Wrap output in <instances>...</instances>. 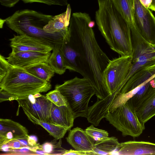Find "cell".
<instances>
[{
	"instance_id": "cell-1",
	"label": "cell",
	"mask_w": 155,
	"mask_h": 155,
	"mask_svg": "<svg viewBox=\"0 0 155 155\" xmlns=\"http://www.w3.org/2000/svg\"><path fill=\"white\" fill-rule=\"evenodd\" d=\"M91 21L87 13H73L69 27L70 43L78 54V73L89 80L97 98L102 99L111 94L104 74L110 60L101 48L92 28L88 25Z\"/></svg>"
},
{
	"instance_id": "cell-2",
	"label": "cell",
	"mask_w": 155,
	"mask_h": 155,
	"mask_svg": "<svg viewBox=\"0 0 155 155\" xmlns=\"http://www.w3.org/2000/svg\"><path fill=\"white\" fill-rule=\"evenodd\" d=\"M95 20L102 36L113 51L121 56H132L133 46L129 25L111 0H98Z\"/></svg>"
},
{
	"instance_id": "cell-3",
	"label": "cell",
	"mask_w": 155,
	"mask_h": 155,
	"mask_svg": "<svg viewBox=\"0 0 155 155\" xmlns=\"http://www.w3.org/2000/svg\"><path fill=\"white\" fill-rule=\"evenodd\" d=\"M53 17L26 9L16 11L4 20L7 26L18 35L33 37L53 48L56 44L70 41L69 31L54 34L44 31V27L53 19Z\"/></svg>"
},
{
	"instance_id": "cell-4",
	"label": "cell",
	"mask_w": 155,
	"mask_h": 155,
	"mask_svg": "<svg viewBox=\"0 0 155 155\" xmlns=\"http://www.w3.org/2000/svg\"><path fill=\"white\" fill-rule=\"evenodd\" d=\"M51 88L50 81L41 80L22 68L12 65L0 81V90L18 97L45 92Z\"/></svg>"
},
{
	"instance_id": "cell-5",
	"label": "cell",
	"mask_w": 155,
	"mask_h": 155,
	"mask_svg": "<svg viewBox=\"0 0 155 155\" xmlns=\"http://www.w3.org/2000/svg\"><path fill=\"white\" fill-rule=\"evenodd\" d=\"M55 89L66 98L75 119L79 117L87 118L89 101L95 94L94 89L87 79L76 76L61 84L56 85Z\"/></svg>"
},
{
	"instance_id": "cell-6",
	"label": "cell",
	"mask_w": 155,
	"mask_h": 155,
	"mask_svg": "<svg viewBox=\"0 0 155 155\" xmlns=\"http://www.w3.org/2000/svg\"><path fill=\"white\" fill-rule=\"evenodd\" d=\"M105 118L124 136L138 137L145 129V125L138 118L135 108L128 101L113 111L108 112Z\"/></svg>"
},
{
	"instance_id": "cell-7",
	"label": "cell",
	"mask_w": 155,
	"mask_h": 155,
	"mask_svg": "<svg viewBox=\"0 0 155 155\" xmlns=\"http://www.w3.org/2000/svg\"><path fill=\"white\" fill-rule=\"evenodd\" d=\"M132 64V56H121L110 60L104 74L106 83L111 94L124 81Z\"/></svg>"
},
{
	"instance_id": "cell-8",
	"label": "cell",
	"mask_w": 155,
	"mask_h": 155,
	"mask_svg": "<svg viewBox=\"0 0 155 155\" xmlns=\"http://www.w3.org/2000/svg\"><path fill=\"white\" fill-rule=\"evenodd\" d=\"M16 101L24 112L40 120L51 123V111L53 103L46 96L38 93L18 97Z\"/></svg>"
},
{
	"instance_id": "cell-9",
	"label": "cell",
	"mask_w": 155,
	"mask_h": 155,
	"mask_svg": "<svg viewBox=\"0 0 155 155\" xmlns=\"http://www.w3.org/2000/svg\"><path fill=\"white\" fill-rule=\"evenodd\" d=\"M136 27L141 35L152 44H155V17L140 0H133Z\"/></svg>"
},
{
	"instance_id": "cell-10",
	"label": "cell",
	"mask_w": 155,
	"mask_h": 155,
	"mask_svg": "<svg viewBox=\"0 0 155 155\" xmlns=\"http://www.w3.org/2000/svg\"><path fill=\"white\" fill-rule=\"evenodd\" d=\"M13 52L24 51L51 52L53 48L37 39L25 35H14L9 39Z\"/></svg>"
},
{
	"instance_id": "cell-11",
	"label": "cell",
	"mask_w": 155,
	"mask_h": 155,
	"mask_svg": "<svg viewBox=\"0 0 155 155\" xmlns=\"http://www.w3.org/2000/svg\"><path fill=\"white\" fill-rule=\"evenodd\" d=\"M27 129L11 119H0V146L13 140L28 139Z\"/></svg>"
},
{
	"instance_id": "cell-12",
	"label": "cell",
	"mask_w": 155,
	"mask_h": 155,
	"mask_svg": "<svg viewBox=\"0 0 155 155\" xmlns=\"http://www.w3.org/2000/svg\"><path fill=\"white\" fill-rule=\"evenodd\" d=\"M51 53L34 51L11 52L6 59L11 65L23 68L36 63H48Z\"/></svg>"
},
{
	"instance_id": "cell-13",
	"label": "cell",
	"mask_w": 155,
	"mask_h": 155,
	"mask_svg": "<svg viewBox=\"0 0 155 155\" xmlns=\"http://www.w3.org/2000/svg\"><path fill=\"white\" fill-rule=\"evenodd\" d=\"M66 139L67 142L75 150L85 152L91 155L95 141L85 130L76 127L69 130Z\"/></svg>"
},
{
	"instance_id": "cell-14",
	"label": "cell",
	"mask_w": 155,
	"mask_h": 155,
	"mask_svg": "<svg viewBox=\"0 0 155 155\" xmlns=\"http://www.w3.org/2000/svg\"><path fill=\"white\" fill-rule=\"evenodd\" d=\"M116 154L155 155V143L143 141H129L120 143Z\"/></svg>"
},
{
	"instance_id": "cell-15",
	"label": "cell",
	"mask_w": 155,
	"mask_h": 155,
	"mask_svg": "<svg viewBox=\"0 0 155 155\" xmlns=\"http://www.w3.org/2000/svg\"><path fill=\"white\" fill-rule=\"evenodd\" d=\"M75 118L69 107L58 106L52 103L51 111V123L70 130L73 126Z\"/></svg>"
},
{
	"instance_id": "cell-16",
	"label": "cell",
	"mask_w": 155,
	"mask_h": 155,
	"mask_svg": "<svg viewBox=\"0 0 155 155\" xmlns=\"http://www.w3.org/2000/svg\"><path fill=\"white\" fill-rule=\"evenodd\" d=\"M155 74V62L141 69L127 81L120 92L125 93L135 89Z\"/></svg>"
},
{
	"instance_id": "cell-17",
	"label": "cell",
	"mask_w": 155,
	"mask_h": 155,
	"mask_svg": "<svg viewBox=\"0 0 155 155\" xmlns=\"http://www.w3.org/2000/svg\"><path fill=\"white\" fill-rule=\"evenodd\" d=\"M71 8L69 4L66 11L60 14L54 16L53 19L43 28L46 32L51 34L69 31Z\"/></svg>"
},
{
	"instance_id": "cell-18",
	"label": "cell",
	"mask_w": 155,
	"mask_h": 155,
	"mask_svg": "<svg viewBox=\"0 0 155 155\" xmlns=\"http://www.w3.org/2000/svg\"><path fill=\"white\" fill-rule=\"evenodd\" d=\"M135 109L139 120L144 125L155 116V89Z\"/></svg>"
},
{
	"instance_id": "cell-19",
	"label": "cell",
	"mask_w": 155,
	"mask_h": 155,
	"mask_svg": "<svg viewBox=\"0 0 155 155\" xmlns=\"http://www.w3.org/2000/svg\"><path fill=\"white\" fill-rule=\"evenodd\" d=\"M115 8L129 25L130 30L136 27L133 0H111Z\"/></svg>"
},
{
	"instance_id": "cell-20",
	"label": "cell",
	"mask_w": 155,
	"mask_h": 155,
	"mask_svg": "<svg viewBox=\"0 0 155 155\" xmlns=\"http://www.w3.org/2000/svg\"><path fill=\"white\" fill-rule=\"evenodd\" d=\"M25 70L43 80L50 81L55 72L48 63L38 62L25 66Z\"/></svg>"
},
{
	"instance_id": "cell-21",
	"label": "cell",
	"mask_w": 155,
	"mask_h": 155,
	"mask_svg": "<svg viewBox=\"0 0 155 155\" xmlns=\"http://www.w3.org/2000/svg\"><path fill=\"white\" fill-rule=\"evenodd\" d=\"M118 139L112 137L97 142H95L91 155L116 154L120 144Z\"/></svg>"
},
{
	"instance_id": "cell-22",
	"label": "cell",
	"mask_w": 155,
	"mask_h": 155,
	"mask_svg": "<svg viewBox=\"0 0 155 155\" xmlns=\"http://www.w3.org/2000/svg\"><path fill=\"white\" fill-rule=\"evenodd\" d=\"M60 51L67 69L79 73L77 63L78 54L70 41H64L60 47Z\"/></svg>"
},
{
	"instance_id": "cell-23",
	"label": "cell",
	"mask_w": 155,
	"mask_h": 155,
	"mask_svg": "<svg viewBox=\"0 0 155 155\" xmlns=\"http://www.w3.org/2000/svg\"><path fill=\"white\" fill-rule=\"evenodd\" d=\"M24 113L28 120L34 124L42 126L56 140H60L63 138L68 130L63 127L40 120L29 114L26 112Z\"/></svg>"
},
{
	"instance_id": "cell-24",
	"label": "cell",
	"mask_w": 155,
	"mask_h": 155,
	"mask_svg": "<svg viewBox=\"0 0 155 155\" xmlns=\"http://www.w3.org/2000/svg\"><path fill=\"white\" fill-rule=\"evenodd\" d=\"M62 45L57 44L53 47L48 62L55 73L60 75L63 74L67 69L60 51Z\"/></svg>"
},
{
	"instance_id": "cell-25",
	"label": "cell",
	"mask_w": 155,
	"mask_h": 155,
	"mask_svg": "<svg viewBox=\"0 0 155 155\" xmlns=\"http://www.w3.org/2000/svg\"><path fill=\"white\" fill-rule=\"evenodd\" d=\"M145 82L130 91L124 93H120L118 94L110 107L109 112H112L117 108L124 104L140 90Z\"/></svg>"
},
{
	"instance_id": "cell-26",
	"label": "cell",
	"mask_w": 155,
	"mask_h": 155,
	"mask_svg": "<svg viewBox=\"0 0 155 155\" xmlns=\"http://www.w3.org/2000/svg\"><path fill=\"white\" fill-rule=\"evenodd\" d=\"M84 130L95 142L104 140L109 137V134L107 131L96 128L93 124L87 127Z\"/></svg>"
},
{
	"instance_id": "cell-27",
	"label": "cell",
	"mask_w": 155,
	"mask_h": 155,
	"mask_svg": "<svg viewBox=\"0 0 155 155\" xmlns=\"http://www.w3.org/2000/svg\"><path fill=\"white\" fill-rule=\"evenodd\" d=\"M47 98L53 103L58 106H68L66 98L57 89L51 91L46 96Z\"/></svg>"
},
{
	"instance_id": "cell-28",
	"label": "cell",
	"mask_w": 155,
	"mask_h": 155,
	"mask_svg": "<svg viewBox=\"0 0 155 155\" xmlns=\"http://www.w3.org/2000/svg\"><path fill=\"white\" fill-rule=\"evenodd\" d=\"M24 3L38 2L48 5H56L61 6L67 5L68 0H21Z\"/></svg>"
},
{
	"instance_id": "cell-29",
	"label": "cell",
	"mask_w": 155,
	"mask_h": 155,
	"mask_svg": "<svg viewBox=\"0 0 155 155\" xmlns=\"http://www.w3.org/2000/svg\"><path fill=\"white\" fill-rule=\"evenodd\" d=\"M11 64L6 58L2 54L0 55V81L6 75Z\"/></svg>"
},
{
	"instance_id": "cell-30",
	"label": "cell",
	"mask_w": 155,
	"mask_h": 155,
	"mask_svg": "<svg viewBox=\"0 0 155 155\" xmlns=\"http://www.w3.org/2000/svg\"><path fill=\"white\" fill-rule=\"evenodd\" d=\"M56 145H54L53 143L51 142H47L42 145H40V146L42 150L46 153L47 155H50L52 154L51 153L54 152V149L57 147L58 148L61 147V146L55 147Z\"/></svg>"
},
{
	"instance_id": "cell-31",
	"label": "cell",
	"mask_w": 155,
	"mask_h": 155,
	"mask_svg": "<svg viewBox=\"0 0 155 155\" xmlns=\"http://www.w3.org/2000/svg\"><path fill=\"white\" fill-rule=\"evenodd\" d=\"M0 102L6 101H12L13 100H16L18 98V97L11 94L8 92L3 90H0Z\"/></svg>"
},
{
	"instance_id": "cell-32",
	"label": "cell",
	"mask_w": 155,
	"mask_h": 155,
	"mask_svg": "<svg viewBox=\"0 0 155 155\" xmlns=\"http://www.w3.org/2000/svg\"><path fill=\"white\" fill-rule=\"evenodd\" d=\"M5 144L8 146L9 151L11 150L21 149L25 147L18 140H12Z\"/></svg>"
},
{
	"instance_id": "cell-33",
	"label": "cell",
	"mask_w": 155,
	"mask_h": 155,
	"mask_svg": "<svg viewBox=\"0 0 155 155\" xmlns=\"http://www.w3.org/2000/svg\"><path fill=\"white\" fill-rule=\"evenodd\" d=\"M62 155H88L87 152L78 151L76 150H66L63 149Z\"/></svg>"
},
{
	"instance_id": "cell-34",
	"label": "cell",
	"mask_w": 155,
	"mask_h": 155,
	"mask_svg": "<svg viewBox=\"0 0 155 155\" xmlns=\"http://www.w3.org/2000/svg\"><path fill=\"white\" fill-rule=\"evenodd\" d=\"M20 0H0L1 4L7 7L14 6Z\"/></svg>"
},
{
	"instance_id": "cell-35",
	"label": "cell",
	"mask_w": 155,
	"mask_h": 155,
	"mask_svg": "<svg viewBox=\"0 0 155 155\" xmlns=\"http://www.w3.org/2000/svg\"><path fill=\"white\" fill-rule=\"evenodd\" d=\"M28 142L30 147H34L39 145L37 143L38 138L35 135L29 136L28 139Z\"/></svg>"
},
{
	"instance_id": "cell-36",
	"label": "cell",
	"mask_w": 155,
	"mask_h": 155,
	"mask_svg": "<svg viewBox=\"0 0 155 155\" xmlns=\"http://www.w3.org/2000/svg\"><path fill=\"white\" fill-rule=\"evenodd\" d=\"M141 3L146 8H149L151 3L152 0H140Z\"/></svg>"
},
{
	"instance_id": "cell-37",
	"label": "cell",
	"mask_w": 155,
	"mask_h": 155,
	"mask_svg": "<svg viewBox=\"0 0 155 155\" xmlns=\"http://www.w3.org/2000/svg\"><path fill=\"white\" fill-rule=\"evenodd\" d=\"M18 140L24 146L30 147L28 142V139H21Z\"/></svg>"
},
{
	"instance_id": "cell-38",
	"label": "cell",
	"mask_w": 155,
	"mask_h": 155,
	"mask_svg": "<svg viewBox=\"0 0 155 155\" xmlns=\"http://www.w3.org/2000/svg\"><path fill=\"white\" fill-rule=\"evenodd\" d=\"M149 9L155 12V0H152L151 4Z\"/></svg>"
},
{
	"instance_id": "cell-39",
	"label": "cell",
	"mask_w": 155,
	"mask_h": 155,
	"mask_svg": "<svg viewBox=\"0 0 155 155\" xmlns=\"http://www.w3.org/2000/svg\"><path fill=\"white\" fill-rule=\"evenodd\" d=\"M95 25V22L94 21L91 20L89 22L88 25L89 27L92 28H93Z\"/></svg>"
},
{
	"instance_id": "cell-40",
	"label": "cell",
	"mask_w": 155,
	"mask_h": 155,
	"mask_svg": "<svg viewBox=\"0 0 155 155\" xmlns=\"http://www.w3.org/2000/svg\"><path fill=\"white\" fill-rule=\"evenodd\" d=\"M154 80L155 81V78H154Z\"/></svg>"
}]
</instances>
